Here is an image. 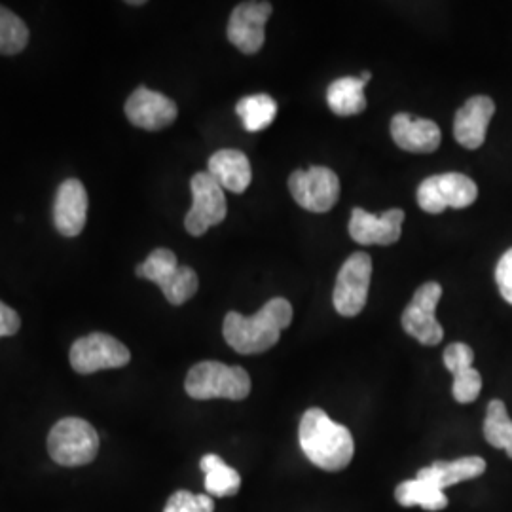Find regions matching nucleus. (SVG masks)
Here are the masks:
<instances>
[{
	"instance_id": "nucleus-1",
	"label": "nucleus",
	"mask_w": 512,
	"mask_h": 512,
	"mask_svg": "<svg viewBox=\"0 0 512 512\" xmlns=\"http://www.w3.org/2000/svg\"><path fill=\"white\" fill-rule=\"evenodd\" d=\"M293 321V306L285 298H272L255 315L245 317L230 311L224 317L222 334L230 348L241 355H256L274 348L281 332Z\"/></svg>"
},
{
	"instance_id": "nucleus-2",
	"label": "nucleus",
	"mask_w": 512,
	"mask_h": 512,
	"mask_svg": "<svg viewBox=\"0 0 512 512\" xmlns=\"http://www.w3.org/2000/svg\"><path fill=\"white\" fill-rule=\"evenodd\" d=\"M302 452L323 471H344L355 454L353 435L346 425L330 420L325 410L310 408L304 412L298 429Z\"/></svg>"
},
{
	"instance_id": "nucleus-3",
	"label": "nucleus",
	"mask_w": 512,
	"mask_h": 512,
	"mask_svg": "<svg viewBox=\"0 0 512 512\" xmlns=\"http://www.w3.org/2000/svg\"><path fill=\"white\" fill-rule=\"evenodd\" d=\"M184 389L196 401H243L251 393V376L241 366H228L219 361H202L190 368Z\"/></svg>"
},
{
	"instance_id": "nucleus-4",
	"label": "nucleus",
	"mask_w": 512,
	"mask_h": 512,
	"mask_svg": "<svg viewBox=\"0 0 512 512\" xmlns=\"http://www.w3.org/2000/svg\"><path fill=\"white\" fill-rule=\"evenodd\" d=\"M135 274L156 283L162 289L165 300L173 306L188 302L200 287L198 274L188 266H179L177 256L169 249L152 251L147 260L137 266Z\"/></svg>"
},
{
	"instance_id": "nucleus-5",
	"label": "nucleus",
	"mask_w": 512,
	"mask_h": 512,
	"mask_svg": "<svg viewBox=\"0 0 512 512\" xmlns=\"http://www.w3.org/2000/svg\"><path fill=\"white\" fill-rule=\"evenodd\" d=\"M97 452L99 435L92 423L82 418H63L48 435V454L57 465L82 467L92 463Z\"/></svg>"
},
{
	"instance_id": "nucleus-6",
	"label": "nucleus",
	"mask_w": 512,
	"mask_h": 512,
	"mask_svg": "<svg viewBox=\"0 0 512 512\" xmlns=\"http://www.w3.org/2000/svg\"><path fill=\"white\" fill-rule=\"evenodd\" d=\"M478 198V186L461 173H444L425 179L418 188V205L425 213L439 215L448 207L465 209Z\"/></svg>"
},
{
	"instance_id": "nucleus-7",
	"label": "nucleus",
	"mask_w": 512,
	"mask_h": 512,
	"mask_svg": "<svg viewBox=\"0 0 512 512\" xmlns=\"http://www.w3.org/2000/svg\"><path fill=\"white\" fill-rule=\"evenodd\" d=\"M192 207L184 217V228L190 236L200 238L209 228L219 226L228 215L224 190L209 173H196L190 181Z\"/></svg>"
},
{
	"instance_id": "nucleus-8",
	"label": "nucleus",
	"mask_w": 512,
	"mask_h": 512,
	"mask_svg": "<svg viewBox=\"0 0 512 512\" xmlns=\"http://www.w3.org/2000/svg\"><path fill=\"white\" fill-rule=\"evenodd\" d=\"M294 202L311 213H327L340 198L338 175L323 165L298 169L289 177Z\"/></svg>"
},
{
	"instance_id": "nucleus-9",
	"label": "nucleus",
	"mask_w": 512,
	"mask_h": 512,
	"mask_svg": "<svg viewBox=\"0 0 512 512\" xmlns=\"http://www.w3.org/2000/svg\"><path fill=\"white\" fill-rule=\"evenodd\" d=\"M71 366L78 374H95L99 370L122 368L131 361L129 349L105 332H92L78 338L71 348Z\"/></svg>"
},
{
	"instance_id": "nucleus-10",
	"label": "nucleus",
	"mask_w": 512,
	"mask_h": 512,
	"mask_svg": "<svg viewBox=\"0 0 512 512\" xmlns=\"http://www.w3.org/2000/svg\"><path fill=\"white\" fill-rule=\"evenodd\" d=\"M370 277H372V258L366 253H355L349 256L340 268L332 304L336 311L344 317H357L368 300L370 289Z\"/></svg>"
},
{
	"instance_id": "nucleus-11",
	"label": "nucleus",
	"mask_w": 512,
	"mask_h": 512,
	"mask_svg": "<svg viewBox=\"0 0 512 512\" xmlns=\"http://www.w3.org/2000/svg\"><path fill=\"white\" fill-rule=\"evenodd\" d=\"M440 298L442 287L437 281H429L421 285L404 310L401 319L404 332L416 338L421 346H439L444 338V329L435 315Z\"/></svg>"
},
{
	"instance_id": "nucleus-12",
	"label": "nucleus",
	"mask_w": 512,
	"mask_h": 512,
	"mask_svg": "<svg viewBox=\"0 0 512 512\" xmlns=\"http://www.w3.org/2000/svg\"><path fill=\"white\" fill-rule=\"evenodd\" d=\"M274 12L270 2H241L228 21V40L243 54H256L266 40V23Z\"/></svg>"
},
{
	"instance_id": "nucleus-13",
	"label": "nucleus",
	"mask_w": 512,
	"mask_h": 512,
	"mask_svg": "<svg viewBox=\"0 0 512 512\" xmlns=\"http://www.w3.org/2000/svg\"><path fill=\"white\" fill-rule=\"evenodd\" d=\"M403 209H389L382 215H372L357 207L349 220V236L359 245H393L403 234Z\"/></svg>"
},
{
	"instance_id": "nucleus-14",
	"label": "nucleus",
	"mask_w": 512,
	"mask_h": 512,
	"mask_svg": "<svg viewBox=\"0 0 512 512\" xmlns=\"http://www.w3.org/2000/svg\"><path fill=\"white\" fill-rule=\"evenodd\" d=\"M179 109L173 99L145 86L137 88L126 101V116L137 128L158 131L167 128L177 120Z\"/></svg>"
},
{
	"instance_id": "nucleus-15",
	"label": "nucleus",
	"mask_w": 512,
	"mask_h": 512,
	"mask_svg": "<svg viewBox=\"0 0 512 512\" xmlns=\"http://www.w3.org/2000/svg\"><path fill=\"white\" fill-rule=\"evenodd\" d=\"M88 219V192L78 179H67L55 192L54 224L65 238H76Z\"/></svg>"
},
{
	"instance_id": "nucleus-16",
	"label": "nucleus",
	"mask_w": 512,
	"mask_h": 512,
	"mask_svg": "<svg viewBox=\"0 0 512 512\" xmlns=\"http://www.w3.org/2000/svg\"><path fill=\"white\" fill-rule=\"evenodd\" d=\"M495 114V103L486 95L471 97L456 112L454 120V137L461 147L476 150L486 141L488 126Z\"/></svg>"
},
{
	"instance_id": "nucleus-17",
	"label": "nucleus",
	"mask_w": 512,
	"mask_h": 512,
	"mask_svg": "<svg viewBox=\"0 0 512 512\" xmlns=\"http://www.w3.org/2000/svg\"><path fill=\"white\" fill-rule=\"evenodd\" d=\"M391 137L395 145L412 154H431L440 145V129L433 120L412 118L401 112L391 120Z\"/></svg>"
},
{
	"instance_id": "nucleus-18",
	"label": "nucleus",
	"mask_w": 512,
	"mask_h": 512,
	"mask_svg": "<svg viewBox=\"0 0 512 512\" xmlns=\"http://www.w3.org/2000/svg\"><path fill=\"white\" fill-rule=\"evenodd\" d=\"M475 351L467 344L456 342L444 351V365L454 376L452 395L459 404L473 403L482 389V376L473 368Z\"/></svg>"
},
{
	"instance_id": "nucleus-19",
	"label": "nucleus",
	"mask_w": 512,
	"mask_h": 512,
	"mask_svg": "<svg viewBox=\"0 0 512 512\" xmlns=\"http://www.w3.org/2000/svg\"><path fill=\"white\" fill-rule=\"evenodd\" d=\"M215 183L222 190H230L234 194H243L253 181V171L249 158L234 150V148H222L209 158V171H207Z\"/></svg>"
},
{
	"instance_id": "nucleus-20",
	"label": "nucleus",
	"mask_w": 512,
	"mask_h": 512,
	"mask_svg": "<svg viewBox=\"0 0 512 512\" xmlns=\"http://www.w3.org/2000/svg\"><path fill=\"white\" fill-rule=\"evenodd\" d=\"M484 471H486V461L476 456H469V458H459L454 461H435L431 467L420 469L416 478L425 480L444 492V488L484 475Z\"/></svg>"
},
{
	"instance_id": "nucleus-21",
	"label": "nucleus",
	"mask_w": 512,
	"mask_h": 512,
	"mask_svg": "<svg viewBox=\"0 0 512 512\" xmlns=\"http://www.w3.org/2000/svg\"><path fill=\"white\" fill-rule=\"evenodd\" d=\"M365 86L361 78H338L327 90V103L338 116H355L366 109Z\"/></svg>"
},
{
	"instance_id": "nucleus-22",
	"label": "nucleus",
	"mask_w": 512,
	"mask_h": 512,
	"mask_svg": "<svg viewBox=\"0 0 512 512\" xmlns=\"http://www.w3.org/2000/svg\"><path fill=\"white\" fill-rule=\"evenodd\" d=\"M200 469L205 473V490L215 497H232L241 488V476L236 469L224 463L217 454H207L200 461Z\"/></svg>"
},
{
	"instance_id": "nucleus-23",
	"label": "nucleus",
	"mask_w": 512,
	"mask_h": 512,
	"mask_svg": "<svg viewBox=\"0 0 512 512\" xmlns=\"http://www.w3.org/2000/svg\"><path fill=\"white\" fill-rule=\"evenodd\" d=\"M395 499L401 507H421L425 511H442L448 507V497L437 486L425 480H406L395 490Z\"/></svg>"
},
{
	"instance_id": "nucleus-24",
	"label": "nucleus",
	"mask_w": 512,
	"mask_h": 512,
	"mask_svg": "<svg viewBox=\"0 0 512 512\" xmlns=\"http://www.w3.org/2000/svg\"><path fill=\"white\" fill-rule=\"evenodd\" d=\"M243 128L247 131H262L274 124L275 116H277V103L270 95L266 93H258V95H249L239 99L236 105Z\"/></svg>"
},
{
	"instance_id": "nucleus-25",
	"label": "nucleus",
	"mask_w": 512,
	"mask_h": 512,
	"mask_svg": "<svg viewBox=\"0 0 512 512\" xmlns=\"http://www.w3.org/2000/svg\"><path fill=\"white\" fill-rule=\"evenodd\" d=\"M484 439L494 448L505 450L507 456L512 459V420L509 418L507 406L499 399H494L488 404L484 420Z\"/></svg>"
},
{
	"instance_id": "nucleus-26",
	"label": "nucleus",
	"mask_w": 512,
	"mask_h": 512,
	"mask_svg": "<svg viewBox=\"0 0 512 512\" xmlns=\"http://www.w3.org/2000/svg\"><path fill=\"white\" fill-rule=\"evenodd\" d=\"M29 44V29L8 8L0 6V54L16 55Z\"/></svg>"
},
{
	"instance_id": "nucleus-27",
	"label": "nucleus",
	"mask_w": 512,
	"mask_h": 512,
	"mask_svg": "<svg viewBox=\"0 0 512 512\" xmlns=\"http://www.w3.org/2000/svg\"><path fill=\"white\" fill-rule=\"evenodd\" d=\"M215 501L211 495L192 494L186 490H179L171 495L165 503L164 512H213Z\"/></svg>"
},
{
	"instance_id": "nucleus-28",
	"label": "nucleus",
	"mask_w": 512,
	"mask_h": 512,
	"mask_svg": "<svg viewBox=\"0 0 512 512\" xmlns=\"http://www.w3.org/2000/svg\"><path fill=\"white\" fill-rule=\"evenodd\" d=\"M495 283L501 296L512 306V249L499 258L495 268Z\"/></svg>"
},
{
	"instance_id": "nucleus-29",
	"label": "nucleus",
	"mask_w": 512,
	"mask_h": 512,
	"mask_svg": "<svg viewBox=\"0 0 512 512\" xmlns=\"http://www.w3.org/2000/svg\"><path fill=\"white\" fill-rule=\"evenodd\" d=\"M19 327H21V319L18 313L10 306H6L4 302H0V338L18 334Z\"/></svg>"
},
{
	"instance_id": "nucleus-30",
	"label": "nucleus",
	"mask_w": 512,
	"mask_h": 512,
	"mask_svg": "<svg viewBox=\"0 0 512 512\" xmlns=\"http://www.w3.org/2000/svg\"><path fill=\"white\" fill-rule=\"evenodd\" d=\"M129 6H143L145 2L143 0H131V2H128Z\"/></svg>"
},
{
	"instance_id": "nucleus-31",
	"label": "nucleus",
	"mask_w": 512,
	"mask_h": 512,
	"mask_svg": "<svg viewBox=\"0 0 512 512\" xmlns=\"http://www.w3.org/2000/svg\"><path fill=\"white\" fill-rule=\"evenodd\" d=\"M370 78H372V74L368 73V71H365V73L361 74V80H363V82H368Z\"/></svg>"
}]
</instances>
